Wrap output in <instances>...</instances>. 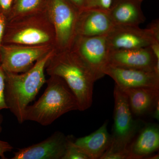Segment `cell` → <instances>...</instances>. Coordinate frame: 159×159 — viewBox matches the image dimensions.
I'll list each match as a JSON object with an SVG mask.
<instances>
[{"mask_svg":"<svg viewBox=\"0 0 159 159\" xmlns=\"http://www.w3.org/2000/svg\"><path fill=\"white\" fill-rule=\"evenodd\" d=\"M152 117L153 119H156L157 121L159 120V102L157 103L152 111Z\"/></svg>","mask_w":159,"mask_h":159,"instance_id":"cell-29","label":"cell"},{"mask_svg":"<svg viewBox=\"0 0 159 159\" xmlns=\"http://www.w3.org/2000/svg\"><path fill=\"white\" fill-rule=\"evenodd\" d=\"M115 25L108 13L95 9H83L80 11L77 35L85 37L107 35Z\"/></svg>","mask_w":159,"mask_h":159,"instance_id":"cell-13","label":"cell"},{"mask_svg":"<svg viewBox=\"0 0 159 159\" xmlns=\"http://www.w3.org/2000/svg\"><path fill=\"white\" fill-rule=\"evenodd\" d=\"M6 86V72L2 65L0 66V112L7 109L8 107L5 98Z\"/></svg>","mask_w":159,"mask_h":159,"instance_id":"cell-21","label":"cell"},{"mask_svg":"<svg viewBox=\"0 0 159 159\" xmlns=\"http://www.w3.org/2000/svg\"><path fill=\"white\" fill-rule=\"evenodd\" d=\"M71 49L88 66L97 80L105 76L103 70L108 64L110 52L107 35L95 37L77 35Z\"/></svg>","mask_w":159,"mask_h":159,"instance_id":"cell-8","label":"cell"},{"mask_svg":"<svg viewBox=\"0 0 159 159\" xmlns=\"http://www.w3.org/2000/svg\"><path fill=\"white\" fill-rule=\"evenodd\" d=\"M107 38L110 51L148 48L159 42L150 29L139 26H115Z\"/></svg>","mask_w":159,"mask_h":159,"instance_id":"cell-9","label":"cell"},{"mask_svg":"<svg viewBox=\"0 0 159 159\" xmlns=\"http://www.w3.org/2000/svg\"><path fill=\"white\" fill-rule=\"evenodd\" d=\"M45 11L54 28L55 49L70 50L77 36L80 11L70 0H49Z\"/></svg>","mask_w":159,"mask_h":159,"instance_id":"cell-5","label":"cell"},{"mask_svg":"<svg viewBox=\"0 0 159 159\" xmlns=\"http://www.w3.org/2000/svg\"><path fill=\"white\" fill-rule=\"evenodd\" d=\"M150 158H148V159H159V154H157L154 155V156H152L149 157Z\"/></svg>","mask_w":159,"mask_h":159,"instance_id":"cell-31","label":"cell"},{"mask_svg":"<svg viewBox=\"0 0 159 159\" xmlns=\"http://www.w3.org/2000/svg\"><path fill=\"white\" fill-rule=\"evenodd\" d=\"M126 95L131 111L137 116L152 112L159 102V87H139L121 89Z\"/></svg>","mask_w":159,"mask_h":159,"instance_id":"cell-16","label":"cell"},{"mask_svg":"<svg viewBox=\"0 0 159 159\" xmlns=\"http://www.w3.org/2000/svg\"><path fill=\"white\" fill-rule=\"evenodd\" d=\"M100 159H130L129 151L107 150Z\"/></svg>","mask_w":159,"mask_h":159,"instance_id":"cell-22","label":"cell"},{"mask_svg":"<svg viewBox=\"0 0 159 159\" xmlns=\"http://www.w3.org/2000/svg\"><path fill=\"white\" fill-rule=\"evenodd\" d=\"M55 49L51 45L2 44L1 47V65L6 72L24 73L31 68L38 60Z\"/></svg>","mask_w":159,"mask_h":159,"instance_id":"cell-7","label":"cell"},{"mask_svg":"<svg viewBox=\"0 0 159 159\" xmlns=\"http://www.w3.org/2000/svg\"><path fill=\"white\" fill-rule=\"evenodd\" d=\"M70 136L56 131L43 141L20 149L12 159H62Z\"/></svg>","mask_w":159,"mask_h":159,"instance_id":"cell-10","label":"cell"},{"mask_svg":"<svg viewBox=\"0 0 159 159\" xmlns=\"http://www.w3.org/2000/svg\"><path fill=\"white\" fill-rule=\"evenodd\" d=\"M45 71L50 76H57L65 81L77 99L78 110L83 111L91 107L97 80L75 51L56 50L46 64Z\"/></svg>","mask_w":159,"mask_h":159,"instance_id":"cell-1","label":"cell"},{"mask_svg":"<svg viewBox=\"0 0 159 159\" xmlns=\"http://www.w3.org/2000/svg\"><path fill=\"white\" fill-rule=\"evenodd\" d=\"M76 8L81 11L84 9V0H70Z\"/></svg>","mask_w":159,"mask_h":159,"instance_id":"cell-28","label":"cell"},{"mask_svg":"<svg viewBox=\"0 0 159 159\" xmlns=\"http://www.w3.org/2000/svg\"><path fill=\"white\" fill-rule=\"evenodd\" d=\"M56 50H52L38 60L31 68L24 73L16 74L5 71L6 104L20 124L25 122L24 114L27 107L46 83V64Z\"/></svg>","mask_w":159,"mask_h":159,"instance_id":"cell-2","label":"cell"},{"mask_svg":"<svg viewBox=\"0 0 159 159\" xmlns=\"http://www.w3.org/2000/svg\"><path fill=\"white\" fill-rule=\"evenodd\" d=\"M46 83L47 88L41 97L26 108L25 121H33L48 126L65 114L78 110L77 99L63 80L51 76Z\"/></svg>","mask_w":159,"mask_h":159,"instance_id":"cell-3","label":"cell"},{"mask_svg":"<svg viewBox=\"0 0 159 159\" xmlns=\"http://www.w3.org/2000/svg\"><path fill=\"white\" fill-rule=\"evenodd\" d=\"M106 121L97 130L89 135L74 139V145L82 150L90 159H100L107 150L111 142Z\"/></svg>","mask_w":159,"mask_h":159,"instance_id":"cell-17","label":"cell"},{"mask_svg":"<svg viewBox=\"0 0 159 159\" xmlns=\"http://www.w3.org/2000/svg\"><path fill=\"white\" fill-rule=\"evenodd\" d=\"M113 2L114 0H84L83 9H98L109 13Z\"/></svg>","mask_w":159,"mask_h":159,"instance_id":"cell-20","label":"cell"},{"mask_svg":"<svg viewBox=\"0 0 159 159\" xmlns=\"http://www.w3.org/2000/svg\"><path fill=\"white\" fill-rule=\"evenodd\" d=\"M45 0H14L7 21L45 11Z\"/></svg>","mask_w":159,"mask_h":159,"instance_id":"cell-18","label":"cell"},{"mask_svg":"<svg viewBox=\"0 0 159 159\" xmlns=\"http://www.w3.org/2000/svg\"><path fill=\"white\" fill-rule=\"evenodd\" d=\"M74 137H70L65 154L62 159H90L85 153L74 145Z\"/></svg>","mask_w":159,"mask_h":159,"instance_id":"cell-19","label":"cell"},{"mask_svg":"<svg viewBox=\"0 0 159 159\" xmlns=\"http://www.w3.org/2000/svg\"><path fill=\"white\" fill-rule=\"evenodd\" d=\"M7 17L2 13L0 12V48L2 45L3 37L7 25Z\"/></svg>","mask_w":159,"mask_h":159,"instance_id":"cell-25","label":"cell"},{"mask_svg":"<svg viewBox=\"0 0 159 159\" xmlns=\"http://www.w3.org/2000/svg\"><path fill=\"white\" fill-rule=\"evenodd\" d=\"M55 44L54 28L45 11L7 21L2 44L55 47Z\"/></svg>","mask_w":159,"mask_h":159,"instance_id":"cell-4","label":"cell"},{"mask_svg":"<svg viewBox=\"0 0 159 159\" xmlns=\"http://www.w3.org/2000/svg\"><path fill=\"white\" fill-rule=\"evenodd\" d=\"M14 0H0V12L7 17L9 14Z\"/></svg>","mask_w":159,"mask_h":159,"instance_id":"cell-23","label":"cell"},{"mask_svg":"<svg viewBox=\"0 0 159 159\" xmlns=\"http://www.w3.org/2000/svg\"><path fill=\"white\" fill-rule=\"evenodd\" d=\"M150 47L157 59L159 60V42L154 43Z\"/></svg>","mask_w":159,"mask_h":159,"instance_id":"cell-27","label":"cell"},{"mask_svg":"<svg viewBox=\"0 0 159 159\" xmlns=\"http://www.w3.org/2000/svg\"><path fill=\"white\" fill-rule=\"evenodd\" d=\"M139 1H140V2H142V1H143V0H139Z\"/></svg>","mask_w":159,"mask_h":159,"instance_id":"cell-33","label":"cell"},{"mask_svg":"<svg viewBox=\"0 0 159 159\" xmlns=\"http://www.w3.org/2000/svg\"><path fill=\"white\" fill-rule=\"evenodd\" d=\"M2 63V56H1V48H0V66Z\"/></svg>","mask_w":159,"mask_h":159,"instance_id":"cell-32","label":"cell"},{"mask_svg":"<svg viewBox=\"0 0 159 159\" xmlns=\"http://www.w3.org/2000/svg\"><path fill=\"white\" fill-rule=\"evenodd\" d=\"M157 39L159 40V20H156L151 23L148 27Z\"/></svg>","mask_w":159,"mask_h":159,"instance_id":"cell-26","label":"cell"},{"mask_svg":"<svg viewBox=\"0 0 159 159\" xmlns=\"http://www.w3.org/2000/svg\"><path fill=\"white\" fill-rule=\"evenodd\" d=\"M13 148L9 143L6 141L0 140V158L2 159H6L5 154L6 152H11Z\"/></svg>","mask_w":159,"mask_h":159,"instance_id":"cell-24","label":"cell"},{"mask_svg":"<svg viewBox=\"0 0 159 159\" xmlns=\"http://www.w3.org/2000/svg\"><path fill=\"white\" fill-rule=\"evenodd\" d=\"M3 117L2 115L0 113V133L2 132V124L3 122Z\"/></svg>","mask_w":159,"mask_h":159,"instance_id":"cell-30","label":"cell"},{"mask_svg":"<svg viewBox=\"0 0 159 159\" xmlns=\"http://www.w3.org/2000/svg\"><path fill=\"white\" fill-rule=\"evenodd\" d=\"M114 124L111 142L107 150L125 151L144 126L142 122L134 119L128 99L125 93L115 85L114 91Z\"/></svg>","mask_w":159,"mask_h":159,"instance_id":"cell-6","label":"cell"},{"mask_svg":"<svg viewBox=\"0 0 159 159\" xmlns=\"http://www.w3.org/2000/svg\"><path fill=\"white\" fill-rule=\"evenodd\" d=\"M139 0H114L108 14L115 26H139L145 17Z\"/></svg>","mask_w":159,"mask_h":159,"instance_id":"cell-15","label":"cell"},{"mask_svg":"<svg viewBox=\"0 0 159 159\" xmlns=\"http://www.w3.org/2000/svg\"><path fill=\"white\" fill-rule=\"evenodd\" d=\"M128 149L130 159L147 157L159 148V126L156 123L145 124L138 132Z\"/></svg>","mask_w":159,"mask_h":159,"instance_id":"cell-14","label":"cell"},{"mask_svg":"<svg viewBox=\"0 0 159 159\" xmlns=\"http://www.w3.org/2000/svg\"><path fill=\"white\" fill-rule=\"evenodd\" d=\"M103 73L113 79L121 89L139 87H159V75L154 72L125 68L107 64Z\"/></svg>","mask_w":159,"mask_h":159,"instance_id":"cell-11","label":"cell"},{"mask_svg":"<svg viewBox=\"0 0 159 159\" xmlns=\"http://www.w3.org/2000/svg\"><path fill=\"white\" fill-rule=\"evenodd\" d=\"M159 62L150 47L142 48L110 51L108 64L125 68L137 69L155 72Z\"/></svg>","mask_w":159,"mask_h":159,"instance_id":"cell-12","label":"cell"}]
</instances>
